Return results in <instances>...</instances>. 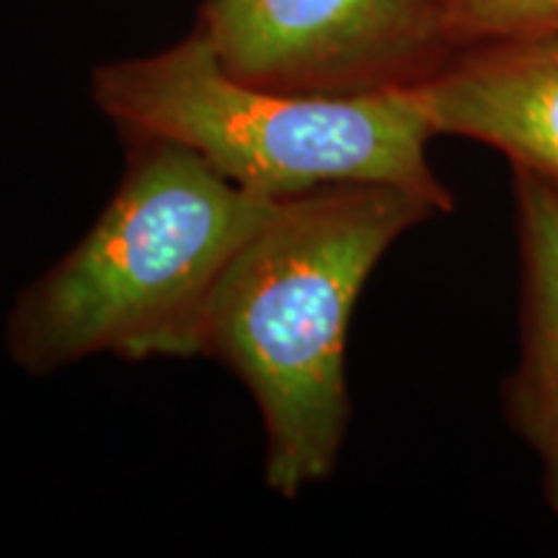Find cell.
I'll return each mask as SVG.
<instances>
[{"label":"cell","instance_id":"cell-1","mask_svg":"<svg viewBox=\"0 0 558 558\" xmlns=\"http://www.w3.org/2000/svg\"><path fill=\"white\" fill-rule=\"evenodd\" d=\"M437 215L399 186H324L277 202L220 275L202 357L233 369L254 396L267 435L264 478L279 497L331 476L349 429L354 305L386 251Z\"/></svg>","mask_w":558,"mask_h":558},{"label":"cell","instance_id":"cell-2","mask_svg":"<svg viewBox=\"0 0 558 558\" xmlns=\"http://www.w3.org/2000/svg\"><path fill=\"white\" fill-rule=\"evenodd\" d=\"M128 171L83 239L21 292L5 349L29 375L94 354L202 357L215 284L277 202L177 143L124 137Z\"/></svg>","mask_w":558,"mask_h":558},{"label":"cell","instance_id":"cell-3","mask_svg":"<svg viewBox=\"0 0 558 558\" xmlns=\"http://www.w3.org/2000/svg\"><path fill=\"white\" fill-rule=\"evenodd\" d=\"M96 107L122 137L177 143L220 177L282 202L324 186L383 184L450 215L456 197L427 158L435 135L414 90L313 99L256 88L226 73L197 29L143 58L90 75Z\"/></svg>","mask_w":558,"mask_h":558},{"label":"cell","instance_id":"cell-4","mask_svg":"<svg viewBox=\"0 0 558 558\" xmlns=\"http://www.w3.org/2000/svg\"><path fill=\"white\" fill-rule=\"evenodd\" d=\"M226 73L313 99L416 88L458 52L450 0H202Z\"/></svg>","mask_w":558,"mask_h":558},{"label":"cell","instance_id":"cell-5","mask_svg":"<svg viewBox=\"0 0 558 558\" xmlns=\"http://www.w3.org/2000/svg\"><path fill=\"white\" fill-rule=\"evenodd\" d=\"M411 90L435 135L488 145L558 202V34L465 47Z\"/></svg>","mask_w":558,"mask_h":558},{"label":"cell","instance_id":"cell-6","mask_svg":"<svg viewBox=\"0 0 558 558\" xmlns=\"http://www.w3.org/2000/svg\"><path fill=\"white\" fill-rule=\"evenodd\" d=\"M514 177L520 248V362L505 386L509 424L541 460L543 497L558 514V202Z\"/></svg>","mask_w":558,"mask_h":558},{"label":"cell","instance_id":"cell-7","mask_svg":"<svg viewBox=\"0 0 558 558\" xmlns=\"http://www.w3.org/2000/svg\"><path fill=\"white\" fill-rule=\"evenodd\" d=\"M458 50L558 34V0H450Z\"/></svg>","mask_w":558,"mask_h":558}]
</instances>
